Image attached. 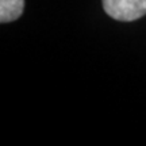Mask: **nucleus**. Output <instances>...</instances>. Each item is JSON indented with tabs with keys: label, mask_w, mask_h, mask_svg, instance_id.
Listing matches in <instances>:
<instances>
[{
	"label": "nucleus",
	"mask_w": 146,
	"mask_h": 146,
	"mask_svg": "<svg viewBox=\"0 0 146 146\" xmlns=\"http://www.w3.org/2000/svg\"><path fill=\"white\" fill-rule=\"evenodd\" d=\"M103 8L112 19L131 22L146 15V0H103Z\"/></svg>",
	"instance_id": "f257e3e1"
},
{
	"label": "nucleus",
	"mask_w": 146,
	"mask_h": 146,
	"mask_svg": "<svg viewBox=\"0 0 146 146\" xmlns=\"http://www.w3.org/2000/svg\"><path fill=\"white\" fill-rule=\"evenodd\" d=\"M25 8V0H0V22L8 23L18 19Z\"/></svg>",
	"instance_id": "f03ea898"
}]
</instances>
